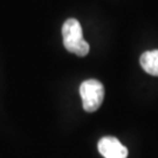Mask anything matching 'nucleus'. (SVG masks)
Wrapping results in <instances>:
<instances>
[{
  "label": "nucleus",
  "mask_w": 158,
  "mask_h": 158,
  "mask_svg": "<svg viewBox=\"0 0 158 158\" xmlns=\"http://www.w3.org/2000/svg\"><path fill=\"white\" fill-rule=\"evenodd\" d=\"M63 45L68 52L77 56H85L89 53V45L83 39L81 23L76 19H68L62 26Z\"/></svg>",
  "instance_id": "nucleus-1"
},
{
  "label": "nucleus",
  "mask_w": 158,
  "mask_h": 158,
  "mask_svg": "<svg viewBox=\"0 0 158 158\" xmlns=\"http://www.w3.org/2000/svg\"><path fill=\"white\" fill-rule=\"evenodd\" d=\"M80 95L83 109L88 113H94L101 107L103 102L104 87L97 80H87L80 85Z\"/></svg>",
  "instance_id": "nucleus-2"
},
{
  "label": "nucleus",
  "mask_w": 158,
  "mask_h": 158,
  "mask_svg": "<svg viewBox=\"0 0 158 158\" xmlns=\"http://www.w3.org/2000/svg\"><path fill=\"white\" fill-rule=\"evenodd\" d=\"M98 152L104 158H127L128 149L116 138L111 136L103 137L97 144Z\"/></svg>",
  "instance_id": "nucleus-3"
},
{
  "label": "nucleus",
  "mask_w": 158,
  "mask_h": 158,
  "mask_svg": "<svg viewBox=\"0 0 158 158\" xmlns=\"http://www.w3.org/2000/svg\"><path fill=\"white\" fill-rule=\"evenodd\" d=\"M141 66L148 74L158 76V49L143 53L141 56Z\"/></svg>",
  "instance_id": "nucleus-4"
}]
</instances>
